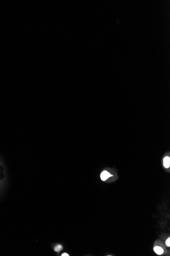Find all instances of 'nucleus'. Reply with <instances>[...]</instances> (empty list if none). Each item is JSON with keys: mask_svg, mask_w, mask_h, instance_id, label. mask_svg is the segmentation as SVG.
Instances as JSON below:
<instances>
[{"mask_svg": "<svg viewBox=\"0 0 170 256\" xmlns=\"http://www.w3.org/2000/svg\"><path fill=\"white\" fill-rule=\"evenodd\" d=\"M113 176V175H111L110 173H109L107 171H103L102 172V173H101V175H100V178H101L102 181H106L107 179L109 178V177H110L111 176Z\"/></svg>", "mask_w": 170, "mask_h": 256, "instance_id": "1", "label": "nucleus"}, {"mask_svg": "<svg viewBox=\"0 0 170 256\" xmlns=\"http://www.w3.org/2000/svg\"><path fill=\"white\" fill-rule=\"evenodd\" d=\"M163 166L165 168H168L170 166V158L169 156H166L163 159Z\"/></svg>", "mask_w": 170, "mask_h": 256, "instance_id": "2", "label": "nucleus"}, {"mask_svg": "<svg viewBox=\"0 0 170 256\" xmlns=\"http://www.w3.org/2000/svg\"><path fill=\"white\" fill-rule=\"evenodd\" d=\"M154 251L156 254L159 255L163 254V252H164L163 249L161 247H154Z\"/></svg>", "mask_w": 170, "mask_h": 256, "instance_id": "3", "label": "nucleus"}, {"mask_svg": "<svg viewBox=\"0 0 170 256\" xmlns=\"http://www.w3.org/2000/svg\"><path fill=\"white\" fill-rule=\"evenodd\" d=\"M63 249L62 246L61 245H57L56 247H54V250L56 252H59L61 251Z\"/></svg>", "mask_w": 170, "mask_h": 256, "instance_id": "4", "label": "nucleus"}, {"mask_svg": "<svg viewBox=\"0 0 170 256\" xmlns=\"http://www.w3.org/2000/svg\"><path fill=\"white\" fill-rule=\"evenodd\" d=\"M166 244L168 247H170V238H168L167 240H166Z\"/></svg>", "mask_w": 170, "mask_h": 256, "instance_id": "5", "label": "nucleus"}, {"mask_svg": "<svg viewBox=\"0 0 170 256\" xmlns=\"http://www.w3.org/2000/svg\"><path fill=\"white\" fill-rule=\"evenodd\" d=\"M62 256H69V255H68V254H66V253H64V254H62L61 255Z\"/></svg>", "mask_w": 170, "mask_h": 256, "instance_id": "6", "label": "nucleus"}]
</instances>
